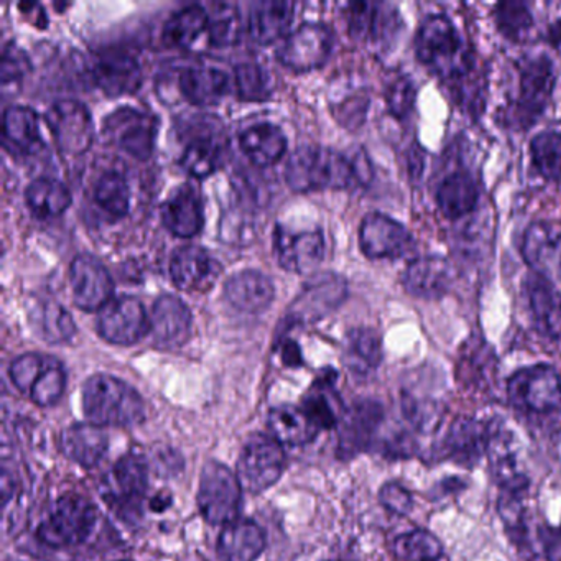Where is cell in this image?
<instances>
[{"label": "cell", "instance_id": "33", "mask_svg": "<svg viewBox=\"0 0 561 561\" xmlns=\"http://www.w3.org/2000/svg\"><path fill=\"white\" fill-rule=\"evenodd\" d=\"M239 146L255 167L267 169L287 152V137L274 124H254L241 134Z\"/></svg>", "mask_w": 561, "mask_h": 561}, {"label": "cell", "instance_id": "34", "mask_svg": "<svg viewBox=\"0 0 561 561\" xmlns=\"http://www.w3.org/2000/svg\"><path fill=\"white\" fill-rule=\"evenodd\" d=\"M179 84L185 100L195 106L208 107L225 100L229 90V78L218 68H186Z\"/></svg>", "mask_w": 561, "mask_h": 561}, {"label": "cell", "instance_id": "1", "mask_svg": "<svg viewBox=\"0 0 561 561\" xmlns=\"http://www.w3.org/2000/svg\"><path fill=\"white\" fill-rule=\"evenodd\" d=\"M285 180L294 192L347 190L366 182V173L356 160L320 146H304L295 150L285 167Z\"/></svg>", "mask_w": 561, "mask_h": 561}, {"label": "cell", "instance_id": "53", "mask_svg": "<svg viewBox=\"0 0 561 561\" xmlns=\"http://www.w3.org/2000/svg\"><path fill=\"white\" fill-rule=\"evenodd\" d=\"M31 71V60H28L27 54L18 45L9 44L4 48L2 54V83H19L24 80Z\"/></svg>", "mask_w": 561, "mask_h": 561}, {"label": "cell", "instance_id": "19", "mask_svg": "<svg viewBox=\"0 0 561 561\" xmlns=\"http://www.w3.org/2000/svg\"><path fill=\"white\" fill-rule=\"evenodd\" d=\"M522 257L534 274L561 282V225L534 222L522 238Z\"/></svg>", "mask_w": 561, "mask_h": 561}, {"label": "cell", "instance_id": "22", "mask_svg": "<svg viewBox=\"0 0 561 561\" xmlns=\"http://www.w3.org/2000/svg\"><path fill=\"white\" fill-rule=\"evenodd\" d=\"M489 466L492 478L501 491H525L528 489V478L520 468V448L514 435L504 426H491L488 445Z\"/></svg>", "mask_w": 561, "mask_h": 561}, {"label": "cell", "instance_id": "6", "mask_svg": "<svg viewBox=\"0 0 561 561\" xmlns=\"http://www.w3.org/2000/svg\"><path fill=\"white\" fill-rule=\"evenodd\" d=\"M9 376L24 396L41 407L57 403L67 387V373L60 360L44 354L27 353L15 357Z\"/></svg>", "mask_w": 561, "mask_h": 561}, {"label": "cell", "instance_id": "15", "mask_svg": "<svg viewBox=\"0 0 561 561\" xmlns=\"http://www.w3.org/2000/svg\"><path fill=\"white\" fill-rule=\"evenodd\" d=\"M347 297V284L341 275L318 274L308 280L288 308V318L311 323L336 310Z\"/></svg>", "mask_w": 561, "mask_h": 561}, {"label": "cell", "instance_id": "50", "mask_svg": "<svg viewBox=\"0 0 561 561\" xmlns=\"http://www.w3.org/2000/svg\"><path fill=\"white\" fill-rule=\"evenodd\" d=\"M494 19L499 31L514 42H520L534 27V18L522 2H502L495 8Z\"/></svg>", "mask_w": 561, "mask_h": 561}, {"label": "cell", "instance_id": "18", "mask_svg": "<svg viewBox=\"0 0 561 561\" xmlns=\"http://www.w3.org/2000/svg\"><path fill=\"white\" fill-rule=\"evenodd\" d=\"M383 422V407L374 400H360L343 413L337 432V455L351 459L367 451Z\"/></svg>", "mask_w": 561, "mask_h": 561}, {"label": "cell", "instance_id": "32", "mask_svg": "<svg viewBox=\"0 0 561 561\" xmlns=\"http://www.w3.org/2000/svg\"><path fill=\"white\" fill-rule=\"evenodd\" d=\"M267 426L280 445H308L321 432L320 426L301 407L280 405L268 412Z\"/></svg>", "mask_w": 561, "mask_h": 561}, {"label": "cell", "instance_id": "48", "mask_svg": "<svg viewBox=\"0 0 561 561\" xmlns=\"http://www.w3.org/2000/svg\"><path fill=\"white\" fill-rule=\"evenodd\" d=\"M236 90L239 98L248 103H261L268 100L274 90L271 75L255 64H242L234 70Z\"/></svg>", "mask_w": 561, "mask_h": 561}, {"label": "cell", "instance_id": "29", "mask_svg": "<svg viewBox=\"0 0 561 561\" xmlns=\"http://www.w3.org/2000/svg\"><path fill=\"white\" fill-rule=\"evenodd\" d=\"M225 297L236 310L261 313L274 301L275 288L267 275L248 268L228 278L225 285Z\"/></svg>", "mask_w": 561, "mask_h": 561}, {"label": "cell", "instance_id": "23", "mask_svg": "<svg viewBox=\"0 0 561 561\" xmlns=\"http://www.w3.org/2000/svg\"><path fill=\"white\" fill-rule=\"evenodd\" d=\"M93 81L106 96L134 94L142 84V68L133 55L106 51L94 60Z\"/></svg>", "mask_w": 561, "mask_h": 561}, {"label": "cell", "instance_id": "8", "mask_svg": "<svg viewBox=\"0 0 561 561\" xmlns=\"http://www.w3.org/2000/svg\"><path fill=\"white\" fill-rule=\"evenodd\" d=\"M507 397L515 409L530 413H548L561 407V377L547 364L524 367L512 374Z\"/></svg>", "mask_w": 561, "mask_h": 561}, {"label": "cell", "instance_id": "13", "mask_svg": "<svg viewBox=\"0 0 561 561\" xmlns=\"http://www.w3.org/2000/svg\"><path fill=\"white\" fill-rule=\"evenodd\" d=\"M359 248L367 259H400L415 248L405 226L382 213H369L360 222Z\"/></svg>", "mask_w": 561, "mask_h": 561}, {"label": "cell", "instance_id": "45", "mask_svg": "<svg viewBox=\"0 0 561 561\" xmlns=\"http://www.w3.org/2000/svg\"><path fill=\"white\" fill-rule=\"evenodd\" d=\"M530 153L535 169L545 180H561V134H538L531 139Z\"/></svg>", "mask_w": 561, "mask_h": 561}, {"label": "cell", "instance_id": "25", "mask_svg": "<svg viewBox=\"0 0 561 561\" xmlns=\"http://www.w3.org/2000/svg\"><path fill=\"white\" fill-rule=\"evenodd\" d=\"M528 310L537 333L548 340L561 337V295L547 278L531 272L525 280Z\"/></svg>", "mask_w": 561, "mask_h": 561}, {"label": "cell", "instance_id": "16", "mask_svg": "<svg viewBox=\"0 0 561 561\" xmlns=\"http://www.w3.org/2000/svg\"><path fill=\"white\" fill-rule=\"evenodd\" d=\"M147 488H149V468L146 459L136 453L123 456L101 481V494L104 501L119 508L139 507Z\"/></svg>", "mask_w": 561, "mask_h": 561}, {"label": "cell", "instance_id": "10", "mask_svg": "<svg viewBox=\"0 0 561 561\" xmlns=\"http://www.w3.org/2000/svg\"><path fill=\"white\" fill-rule=\"evenodd\" d=\"M333 34L330 28L317 22L300 25L287 35L277 51L278 61L298 73L318 70L331 57Z\"/></svg>", "mask_w": 561, "mask_h": 561}, {"label": "cell", "instance_id": "38", "mask_svg": "<svg viewBox=\"0 0 561 561\" xmlns=\"http://www.w3.org/2000/svg\"><path fill=\"white\" fill-rule=\"evenodd\" d=\"M479 190L468 173H453L436 190V205L449 219L469 215L478 205Z\"/></svg>", "mask_w": 561, "mask_h": 561}, {"label": "cell", "instance_id": "30", "mask_svg": "<svg viewBox=\"0 0 561 561\" xmlns=\"http://www.w3.org/2000/svg\"><path fill=\"white\" fill-rule=\"evenodd\" d=\"M265 550V534L251 518H236L225 525L218 538L222 561H255Z\"/></svg>", "mask_w": 561, "mask_h": 561}, {"label": "cell", "instance_id": "35", "mask_svg": "<svg viewBox=\"0 0 561 561\" xmlns=\"http://www.w3.org/2000/svg\"><path fill=\"white\" fill-rule=\"evenodd\" d=\"M163 225L176 238L190 239L199 234L205 225L202 203L192 190H179L163 206Z\"/></svg>", "mask_w": 561, "mask_h": 561}, {"label": "cell", "instance_id": "2", "mask_svg": "<svg viewBox=\"0 0 561 561\" xmlns=\"http://www.w3.org/2000/svg\"><path fill=\"white\" fill-rule=\"evenodd\" d=\"M419 60L443 80H459L471 71V45L446 15H430L416 32Z\"/></svg>", "mask_w": 561, "mask_h": 561}, {"label": "cell", "instance_id": "42", "mask_svg": "<svg viewBox=\"0 0 561 561\" xmlns=\"http://www.w3.org/2000/svg\"><path fill=\"white\" fill-rule=\"evenodd\" d=\"M28 208L41 218L61 216L71 206L70 190L54 179H38L28 185L25 192Z\"/></svg>", "mask_w": 561, "mask_h": 561}, {"label": "cell", "instance_id": "36", "mask_svg": "<svg viewBox=\"0 0 561 561\" xmlns=\"http://www.w3.org/2000/svg\"><path fill=\"white\" fill-rule=\"evenodd\" d=\"M294 21L290 2H259L249 18V32L257 44L271 45L285 35Z\"/></svg>", "mask_w": 561, "mask_h": 561}, {"label": "cell", "instance_id": "41", "mask_svg": "<svg viewBox=\"0 0 561 561\" xmlns=\"http://www.w3.org/2000/svg\"><path fill=\"white\" fill-rule=\"evenodd\" d=\"M31 321L35 333L50 344L67 343L77 333L73 318L57 301L37 305L32 311Z\"/></svg>", "mask_w": 561, "mask_h": 561}, {"label": "cell", "instance_id": "54", "mask_svg": "<svg viewBox=\"0 0 561 561\" xmlns=\"http://www.w3.org/2000/svg\"><path fill=\"white\" fill-rule=\"evenodd\" d=\"M379 502L390 514L405 517L412 512L413 497L399 482H387L379 491Z\"/></svg>", "mask_w": 561, "mask_h": 561}, {"label": "cell", "instance_id": "27", "mask_svg": "<svg viewBox=\"0 0 561 561\" xmlns=\"http://www.w3.org/2000/svg\"><path fill=\"white\" fill-rule=\"evenodd\" d=\"M520 90L517 106L522 117L534 119L543 113L553 91V65L547 57L530 58L518 67Z\"/></svg>", "mask_w": 561, "mask_h": 561}, {"label": "cell", "instance_id": "20", "mask_svg": "<svg viewBox=\"0 0 561 561\" xmlns=\"http://www.w3.org/2000/svg\"><path fill=\"white\" fill-rule=\"evenodd\" d=\"M489 436L491 425L472 416H458L443 438V458L472 468L488 453Z\"/></svg>", "mask_w": 561, "mask_h": 561}, {"label": "cell", "instance_id": "28", "mask_svg": "<svg viewBox=\"0 0 561 561\" xmlns=\"http://www.w3.org/2000/svg\"><path fill=\"white\" fill-rule=\"evenodd\" d=\"M170 275L180 290L205 291L215 284L218 264L205 249L185 245L172 255Z\"/></svg>", "mask_w": 561, "mask_h": 561}, {"label": "cell", "instance_id": "58", "mask_svg": "<svg viewBox=\"0 0 561 561\" xmlns=\"http://www.w3.org/2000/svg\"><path fill=\"white\" fill-rule=\"evenodd\" d=\"M121 561H130V560H121Z\"/></svg>", "mask_w": 561, "mask_h": 561}, {"label": "cell", "instance_id": "31", "mask_svg": "<svg viewBox=\"0 0 561 561\" xmlns=\"http://www.w3.org/2000/svg\"><path fill=\"white\" fill-rule=\"evenodd\" d=\"M65 456L83 468H94L106 455L110 438L101 426L93 423H75L61 436Z\"/></svg>", "mask_w": 561, "mask_h": 561}, {"label": "cell", "instance_id": "24", "mask_svg": "<svg viewBox=\"0 0 561 561\" xmlns=\"http://www.w3.org/2000/svg\"><path fill=\"white\" fill-rule=\"evenodd\" d=\"M403 287L410 295L423 300H439L455 282V268L446 259L426 255L410 262L403 272Z\"/></svg>", "mask_w": 561, "mask_h": 561}, {"label": "cell", "instance_id": "21", "mask_svg": "<svg viewBox=\"0 0 561 561\" xmlns=\"http://www.w3.org/2000/svg\"><path fill=\"white\" fill-rule=\"evenodd\" d=\"M347 25L356 41L387 45L399 34L400 18L392 5L357 2L347 8Z\"/></svg>", "mask_w": 561, "mask_h": 561}, {"label": "cell", "instance_id": "44", "mask_svg": "<svg viewBox=\"0 0 561 561\" xmlns=\"http://www.w3.org/2000/svg\"><path fill=\"white\" fill-rule=\"evenodd\" d=\"M94 202L107 215L123 218L130 208L129 183L121 173H103L94 185Z\"/></svg>", "mask_w": 561, "mask_h": 561}, {"label": "cell", "instance_id": "55", "mask_svg": "<svg viewBox=\"0 0 561 561\" xmlns=\"http://www.w3.org/2000/svg\"><path fill=\"white\" fill-rule=\"evenodd\" d=\"M540 541L547 561H561V531L543 527L540 530Z\"/></svg>", "mask_w": 561, "mask_h": 561}, {"label": "cell", "instance_id": "9", "mask_svg": "<svg viewBox=\"0 0 561 561\" xmlns=\"http://www.w3.org/2000/svg\"><path fill=\"white\" fill-rule=\"evenodd\" d=\"M156 117L134 107H121L104 119V137L137 160H147L156 147Z\"/></svg>", "mask_w": 561, "mask_h": 561}, {"label": "cell", "instance_id": "14", "mask_svg": "<svg viewBox=\"0 0 561 561\" xmlns=\"http://www.w3.org/2000/svg\"><path fill=\"white\" fill-rule=\"evenodd\" d=\"M75 304L84 311H101L113 300L114 282L100 259L80 254L68 271Z\"/></svg>", "mask_w": 561, "mask_h": 561}, {"label": "cell", "instance_id": "4", "mask_svg": "<svg viewBox=\"0 0 561 561\" xmlns=\"http://www.w3.org/2000/svg\"><path fill=\"white\" fill-rule=\"evenodd\" d=\"M98 508L81 495H64L38 527L42 543L54 548L78 547L93 534Z\"/></svg>", "mask_w": 561, "mask_h": 561}, {"label": "cell", "instance_id": "17", "mask_svg": "<svg viewBox=\"0 0 561 561\" xmlns=\"http://www.w3.org/2000/svg\"><path fill=\"white\" fill-rule=\"evenodd\" d=\"M274 249L282 268L291 274L307 275L323 261L324 238L318 229L294 231L278 225L274 231Z\"/></svg>", "mask_w": 561, "mask_h": 561}, {"label": "cell", "instance_id": "46", "mask_svg": "<svg viewBox=\"0 0 561 561\" xmlns=\"http://www.w3.org/2000/svg\"><path fill=\"white\" fill-rule=\"evenodd\" d=\"M393 551L402 561H439L443 545L428 530H413L397 538Z\"/></svg>", "mask_w": 561, "mask_h": 561}, {"label": "cell", "instance_id": "7", "mask_svg": "<svg viewBox=\"0 0 561 561\" xmlns=\"http://www.w3.org/2000/svg\"><path fill=\"white\" fill-rule=\"evenodd\" d=\"M285 465L287 456L280 443L274 436L255 433L242 448L236 474L244 491L261 494L277 484Z\"/></svg>", "mask_w": 561, "mask_h": 561}, {"label": "cell", "instance_id": "43", "mask_svg": "<svg viewBox=\"0 0 561 561\" xmlns=\"http://www.w3.org/2000/svg\"><path fill=\"white\" fill-rule=\"evenodd\" d=\"M333 379L334 377H331V379L314 382L310 392L305 396L304 405H301V409L313 419V422L321 430L340 425L341 419L337 415V409H340L341 403L340 397L333 389Z\"/></svg>", "mask_w": 561, "mask_h": 561}, {"label": "cell", "instance_id": "5", "mask_svg": "<svg viewBox=\"0 0 561 561\" xmlns=\"http://www.w3.org/2000/svg\"><path fill=\"white\" fill-rule=\"evenodd\" d=\"M199 512L211 525H228L238 518L242 485L238 474L219 461H208L199 476Z\"/></svg>", "mask_w": 561, "mask_h": 561}, {"label": "cell", "instance_id": "11", "mask_svg": "<svg viewBox=\"0 0 561 561\" xmlns=\"http://www.w3.org/2000/svg\"><path fill=\"white\" fill-rule=\"evenodd\" d=\"M58 149L67 156H83L94 139V124L90 111L75 100H61L51 104L45 114Z\"/></svg>", "mask_w": 561, "mask_h": 561}, {"label": "cell", "instance_id": "26", "mask_svg": "<svg viewBox=\"0 0 561 561\" xmlns=\"http://www.w3.org/2000/svg\"><path fill=\"white\" fill-rule=\"evenodd\" d=\"M192 311L175 295H162L153 304L150 334L157 346L173 350L188 340Z\"/></svg>", "mask_w": 561, "mask_h": 561}, {"label": "cell", "instance_id": "3", "mask_svg": "<svg viewBox=\"0 0 561 561\" xmlns=\"http://www.w3.org/2000/svg\"><path fill=\"white\" fill-rule=\"evenodd\" d=\"M83 412L88 422L101 428H124L146 420V403L129 383L110 374H96L84 382Z\"/></svg>", "mask_w": 561, "mask_h": 561}, {"label": "cell", "instance_id": "40", "mask_svg": "<svg viewBox=\"0 0 561 561\" xmlns=\"http://www.w3.org/2000/svg\"><path fill=\"white\" fill-rule=\"evenodd\" d=\"M209 28V14L202 5L175 12L163 27V42L173 48H190Z\"/></svg>", "mask_w": 561, "mask_h": 561}, {"label": "cell", "instance_id": "56", "mask_svg": "<svg viewBox=\"0 0 561 561\" xmlns=\"http://www.w3.org/2000/svg\"><path fill=\"white\" fill-rule=\"evenodd\" d=\"M172 502V495L167 494V492H162V494L156 495V497L150 501V508H152L153 512H163L165 508L170 507Z\"/></svg>", "mask_w": 561, "mask_h": 561}, {"label": "cell", "instance_id": "47", "mask_svg": "<svg viewBox=\"0 0 561 561\" xmlns=\"http://www.w3.org/2000/svg\"><path fill=\"white\" fill-rule=\"evenodd\" d=\"M219 165H221V150L209 137H198V139L192 140L182 156L183 169L195 179H206V176L213 175Z\"/></svg>", "mask_w": 561, "mask_h": 561}, {"label": "cell", "instance_id": "49", "mask_svg": "<svg viewBox=\"0 0 561 561\" xmlns=\"http://www.w3.org/2000/svg\"><path fill=\"white\" fill-rule=\"evenodd\" d=\"M209 41L215 47L226 48L238 44L242 35V19L234 5H219L209 18Z\"/></svg>", "mask_w": 561, "mask_h": 561}, {"label": "cell", "instance_id": "52", "mask_svg": "<svg viewBox=\"0 0 561 561\" xmlns=\"http://www.w3.org/2000/svg\"><path fill=\"white\" fill-rule=\"evenodd\" d=\"M415 87L407 77L396 78L387 90V104H389L390 113L400 117V119L409 116L413 103H415Z\"/></svg>", "mask_w": 561, "mask_h": 561}, {"label": "cell", "instance_id": "37", "mask_svg": "<svg viewBox=\"0 0 561 561\" xmlns=\"http://www.w3.org/2000/svg\"><path fill=\"white\" fill-rule=\"evenodd\" d=\"M343 360L354 376H370L382 360V343L379 334L367 328L351 331L344 343Z\"/></svg>", "mask_w": 561, "mask_h": 561}, {"label": "cell", "instance_id": "12", "mask_svg": "<svg viewBox=\"0 0 561 561\" xmlns=\"http://www.w3.org/2000/svg\"><path fill=\"white\" fill-rule=\"evenodd\" d=\"M98 333L107 343L133 346L150 333V318L140 300L124 295L100 311Z\"/></svg>", "mask_w": 561, "mask_h": 561}, {"label": "cell", "instance_id": "51", "mask_svg": "<svg viewBox=\"0 0 561 561\" xmlns=\"http://www.w3.org/2000/svg\"><path fill=\"white\" fill-rule=\"evenodd\" d=\"M525 491H501L497 501V511L504 522L505 530L512 538L524 540L527 535L525 527Z\"/></svg>", "mask_w": 561, "mask_h": 561}, {"label": "cell", "instance_id": "57", "mask_svg": "<svg viewBox=\"0 0 561 561\" xmlns=\"http://www.w3.org/2000/svg\"><path fill=\"white\" fill-rule=\"evenodd\" d=\"M557 449H558V456H560V459H561V435L558 436Z\"/></svg>", "mask_w": 561, "mask_h": 561}, {"label": "cell", "instance_id": "39", "mask_svg": "<svg viewBox=\"0 0 561 561\" xmlns=\"http://www.w3.org/2000/svg\"><path fill=\"white\" fill-rule=\"evenodd\" d=\"M4 137L21 152H38L44 147L41 117L31 107H9L4 113Z\"/></svg>", "mask_w": 561, "mask_h": 561}]
</instances>
